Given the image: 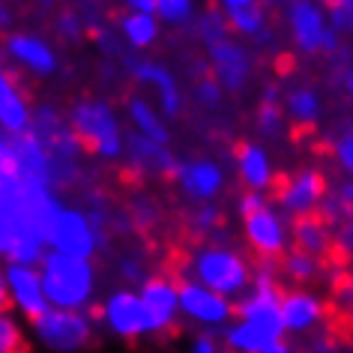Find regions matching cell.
I'll return each mask as SVG.
<instances>
[{
    "label": "cell",
    "mask_w": 353,
    "mask_h": 353,
    "mask_svg": "<svg viewBox=\"0 0 353 353\" xmlns=\"http://www.w3.org/2000/svg\"><path fill=\"white\" fill-rule=\"evenodd\" d=\"M60 204L63 195L21 165L0 180V261H39L48 252V228Z\"/></svg>",
    "instance_id": "1"
},
{
    "label": "cell",
    "mask_w": 353,
    "mask_h": 353,
    "mask_svg": "<svg viewBox=\"0 0 353 353\" xmlns=\"http://www.w3.org/2000/svg\"><path fill=\"white\" fill-rule=\"evenodd\" d=\"M168 267L180 281H195L201 288H210L225 299H243L254 281V258L243 249V243H234L228 236H213V240H198L174 252Z\"/></svg>",
    "instance_id": "2"
},
{
    "label": "cell",
    "mask_w": 353,
    "mask_h": 353,
    "mask_svg": "<svg viewBox=\"0 0 353 353\" xmlns=\"http://www.w3.org/2000/svg\"><path fill=\"white\" fill-rule=\"evenodd\" d=\"M30 135L39 141L42 150H46L51 180H54V189L63 198L81 195V192L90 189L93 183L111 176V174L99 171L96 165H90V159H87L84 150L78 147L72 126H69V120H66V105L60 96H39L37 99Z\"/></svg>",
    "instance_id": "3"
},
{
    "label": "cell",
    "mask_w": 353,
    "mask_h": 353,
    "mask_svg": "<svg viewBox=\"0 0 353 353\" xmlns=\"http://www.w3.org/2000/svg\"><path fill=\"white\" fill-rule=\"evenodd\" d=\"M281 285L279 263H258L249 294L236 299L234 321L222 330L225 353H263L270 344L285 341L281 326Z\"/></svg>",
    "instance_id": "4"
},
{
    "label": "cell",
    "mask_w": 353,
    "mask_h": 353,
    "mask_svg": "<svg viewBox=\"0 0 353 353\" xmlns=\"http://www.w3.org/2000/svg\"><path fill=\"white\" fill-rule=\"evenodd\" d=\"M66 120L84 156L105 174H117V165L126 150V120H123L120 102L105 90H78L63 99Z\"/></svg>",
    "instance_id": "5"
},
{
    "label": "cell",
    "mask_w": 353,
    "mask_h": 353,
    "mask_svg": "<svg viewBox=\"0 0 353 353\" xmlns=\"http://www.w3.org/2000/svg\"><path fill=\"white\" fill-rule=\"evenodd\" d=\"M39 272L48 305L66 312H93L102 290L108 288L99 261L72 258V254L46 252L39 258Z\"/></svg>",
    "instance_id": "6"
},
{
    "label": "cell",
    "mask_w": 353,
    "mask_h": 353,
    "mask_svg": "<svg viewBox=\"0 0 353 353\" xmlns=\"http://www.w3.org/2000/svg\"><path fill=\"white\" fill-rule=\"evenodd\" d=\"M0 57L3 63L19 72L30 87L33 84H54L66 72L63 48L54 42V37L33 21L19 24L12 33L0 39Z\"/></svg>",
    "instance_id": "7"
},
{
    "label": "cell",
    "mask_w": 353,
    "mask_h": 353,
    "mask_svg": "<svg viewBox=\"0 0 353 353\" xmlns=\"http://www.w3.org/2000/svg\"><path fill=\"white\" fill-rule=\"evenodd\" d=\"M28 353H93L102 341L93 312L48 308L37 321L24 323Z\"/></svg>",
    "instance_id": "8"
},
{
    "label": "cell",
    "mask_w": 353,
    "mask_h": 353,
    "mask_svg": "<svg viewBox=\"0 0 353 353\" xmlns=\"http://www.w3.org/2000/svg\"><path fill=\"white\" fill-rule=\"evenodd\" d=\"M123 78H126L129 90L144 93L171 123L186 117L189 90H186V84H183L180 72H176L168 60L156 57V54L129 57V63L123 66Z\"/></svg>",
    "instance_id": "9"
},
{
    "label": "cell",
    "mask_w": 353,
    "mask_h": 353,
    "mask_svg": "<svg viewBox=\"0 0 353 353\" xmlns=\"http://www.w3.org/2000/svg\"><path fill=\"white\" fill-rule=\"evenodd\" d=\"M108 245H111V234L90 216V210L81 207L75 198H63V204L57 207L48 228V252L102 261Z\"/></svg>",
    "instance_id": "10"
},
{
    "label": "cell",
    "mask_w": 353,
    "mask_h": 353,
    "mask_svg": "<svg viewBox=\"0 0 353 353\" xmlns=\"http://www.w3.org/2000/svg\"><path fill=\"white\" fill-rule=\"evenodd\" d=\"M279 12H281L285 39L296 54L330 60L344 46L330 28L326 3H317V0H288V3L279 6Z\"/></svg>",
    "instance_id": "11"
},
{
    "label": "cell",
    "mask_w": 353,
    "mask_h": 353,
    "mask_svg": "<svg viewBox=\"0 0 353 353\" xmlns=\"http://www.w3.org/2000/svg\"><path fill=\"white\" fill-rule=\"evenodd\" d=\"M171 189L183 201V207L198 204H219L231 183V165L216 153H183L176 159V168L171 174Z\"/></svg>",
    "instance_id": "12"
},
{
    "label": "cell",
    "mask_w": 353,
    "mask_h": 353,
    "mask_svg": "<svg viewBox=\"0 0 353 353\" xmlns=\"http://www.w3.org/2000/svg\"><path fill=\"white\" fill-rule=\"evenodd\" d=\"M141 308L147 317V335L150 344H165L183 330L180 321V279L171 272V267L156 270L147 281L135 288Z\"/></svg>",
    "instance_id": "13"
},
{
    "label": "cell",
    "mask_w": 353,
    "mask_h": 353,
    "mask_svg": "<svg viewBox=\"0 0 353 353\" xmlns=\"http://www.w3.org/2000/svg\"><path fill=\"white\" fill-rule=\"evenodd\" d=\"M93 317H96L102 339L123 341V344H150L147 317H144V308H141L135 288L108 285L93 308Z\"/></svg>",
    "instance_id": "14"
},
{
    "label": "cell",
    "mask_w": 353,
    "mask_h": 353,
    "mask_svg": "<svg viewBox=\"0 0 353 353\" xmlns=\"http://www.w3.org/2000/svg\"><path fill=\"white\" fill-rule=\"evenodd\" d=\"M216 6L222 12L231 37L245 42L254 54H279L281 33L267 3H261V0H219Z\"/></svg>",
    "instance_id": "15"
},
{
    "label": "cell",
    "mask_w": 353,
    "mask_h": 353,
    "mask_svg": "<svg viewBox=\"0 0 353 353\" xmlns=\"http://www.w3.org/2000/svg\"><path fill=\"white\" fill-rule=\"evenodd\" d=\"M240 240L254 263H279L290 252V219L281 216L270 198V204L240 216Z\"/></svg>",
    "instance_id": "16"
},
{
    "label": "cell",
    "mask_w": 353,
    "mask_h": 353,
    "mask_svg": "<svg viewBox=\"0 0 353 353\" xmlns=\"http://www.w3.org/2000/svg\"><path fill=\"white\" fill-rule=\"evenodd\" d=\"M176 159H180V153L174 147L129 135L114 180L123 183V186H156V183H168L176 168Z\"/></svg>",
    "instance_id": "17"
},
{
    "label": "cell",
    "mask_w": 353,
    "mask_h": 353,
    "mask_svg": "<svg viewBox=\"0 0 353 353\" xmlns=\"http://www.w3.org/2000/svg\"><path fill=\"white\" fill-rule=\"evenodd\" d=\"M99 263L105 270V281L123 288H138L156 270L168 267V261L156 254L153 240H144V236H117Z\"/></svg>",
    "instance_id": "18"
},
{
    "label": "cell",
    "mask_w": 353,
    "mask_h": 353,
    "mask_svg": "<svg viewBox=\"0 0 353 353\" xmlns=\"http://www.w3.org/2000/svg\"><path fill=\"white\" fill-rule=\"evenodd\" d=\"M330 186V176L321 168H296V171L279 176V186L272 189L270 198L281 216H288L290 222H299L308 216H321Z\"/></svg>",
    "instance_id": "19"
},
{
    "label": "cell",
    "mask_w": 353,
    "mask_h": 353,
    "mask_svg": "<svg viewBox=\"0 0 353 353\" xmlns=\"http://www.w3.org/2000/svg\"><path fill=\"white\" fill-rule=\"evenodd\" d=\"M204 66L228 96H243L258 75V54L236 37H225L204 48Z\"/></svg>",
    "instance_id": "20"
},
{
    "label": "cell",
    "mask_w": 353,
    "mask_h": 353,
    "mask_svg": "<svg viewBox=\"0 0 353 353\" xmlns=\"http://www.w3.org/2000/svg\"><path fill=\"white\" fill-rule=\"evenodd\" d=\"M3 308L21 323L37 321L48 312V296L42 285L39 261H10L3 263Z\"/></svg>",
    "instance_id": "21"
},
{
    "label": "cell",
    "mask_w": 353,
    "mask_h": 353,
    "mask_svg": "<svg viewBox=\"0 0 353 353\" xmlns=\"http://www.w3.org/2000/svg\"><path fill=\"white\" fill-rule=\"evenodd\" d=\"M281 326L285 339H317L332 317L330 296L317 288H285L281 290Z\"/></svg>",
    "instance_id": "22"
},
{
    "label": "cell",
    "mask_w": 353,
    "mask_h": 353,
    "mask_svg": "<svg viewBox=\"0 0 353 353\" xmlns=\"http://www.w3.org/2000/svg\"><path fill=\"white\" fill-rule=\"evenodd\" d=\"M114 15V6L108 3H60V6H48V19L39 24L46 28L60 48L66 46H87L96 28H102Z\"/></svg>",
    "instance_id": "23"
},
{
    "label": "cell",
    "mask_w": 353,
    "mask_h": 353,
    "mask_svg": "<svg viewBox=\"0 0 353 353\" xmlns=\"http://www.w3.org/2000/svg\"><path fill=\"white\" fill-rule=\"evenodd\" d=\"M111 24L117 30L123 48L135 57L153 54L165 33V28L156 19V0H126V3H117Z\"/></svg>",
    "instance_id": "24"
},
{
    "label": "cell",
    "mask_w": 353,
    "mask_h": 353,
    "mask_svg": "<svg viewBox=\"0 0 353 353\" xmlns=\"http://www.w3.org/2000/svg\"><path fill=\"white\" fill-rule=\"evenodd\" d=\"M236 303L225 299L222 294L210 288H201L195 281H180V321L183 330L219 332L234 321Z\"/></svg>",
    "instance_id": "25"
},
{
    "label": "cell",
    "mask_w": 353,
    "mask_h": 353,
    "mask_svg": "<svg viewBox=\"0 0 353 353\" xmlns=\"http://www.w3.org/2000/svg\"><path fill=\"white\" fill-rule=\"evenodd\" d=\"M231 174L240 183V192H261L272 195L279 186V168L270 147L258 138H243L231 150Z\"/></svg>",
    "instance_id": "26"
},
{
    "label": "cell",
    "mask_w": 353,
    "mask_h": 353,
    "mask_svg": "<svg viewBox=\"0 0 353 353\" xmlns=\"http://www.w3.org/2000/svg\"><path fill=\"white\" fill-rule=\"evenodd\" d=\"M37 99L39 96L33 93V87L19 72H12L0 57V132L10 138L28 135Z\"/></svg>",
    "instance_id": "27"
},
{
    "label": "cell",
    "mask_w": 353,
    "mask_h": 353,
    "mask_svg": "<svg viewBox=\"0 0 353 353\" xmlns=\"http://www.w3.org/2000/svg\"><path fill=\"white\" fill-rule=\"evenodd\" d=\"M120 216L126 236L153 240L159 228L168 222V207L159 198L156 186H123L120 189Z\"/></svg>",
    "instance_id": "28"
},
{
    "label": "cell",
    "mask_w": 353,
    "mask_h": 353,
    "mask_svg": "<svg viewBox=\"0 0 353 353\" xmlns=\"http://www.w3.org/2000/svg\"><path fill=\"white\" fill-rule=\"evenodd\" d=\"M120 111H123V120H126L129 135H138V138L156 141V144L174 147V123L168 120L144 93L129 90L126 87V93L120 96Z\"/></svg>",
    "instance_id": "29"
},
{
    "label": "cell",
    "mask_w": 353,
    "mask_h": 353,
    "mask_svg": "<svg viewBox=\"0 0 353 353\" xmlns=\"http://www.w3.org/2000/svg\"><path fill=\"white\" fill-rule=\"evenodd\" d=\"M281 111L288 126L294 129H317L326 117V96L312 81H296L281 90Z\"/></svg>",
    "instance_id": "30"
},
{
    "label": "cell",
    "mask_w": 353,
    "mask_h": 353,
    "mask_svg": "<svg viewBox=\"0 0 353 353\" xmlns=\"http://www.w3.org/2000/svg\"><path fill=\"white\" fill-rule=\"evenodd\" d=\"M290 249L312 254V258L330 261L335 254V243H332V228L323 222L321 216H308L299 222H290Z\"/></svg>",
    "instance_id": "31"
},
{
    "label": "cell",
    "mask_w": 353,
    "mask_h": 353,
    "mask_svg": "<svg viewBox=\"0 0 353 353\" xmlns=\"http://www.w3.org/2000/svg\"><path fill=\"white\" fill-rule=\"evenodd\" d=\"M254 132H258V141H276L285 135L288 129V120H285V111H281V87L279 84H263L258 99H254Z\"/></svg>",
    "instance_id": "32"
},
{
    "label": "cell",
    "mask_w": 353,
    "mask_h": 353,
    "mask_svg": "<svg viewBox=\"0 0 353 353\" xmlns=\"http://www.w3.org/2000/svg\"><path fill=\"white\" fill-rule=\"evenodd\" d=\"M330 276V261L312 258V254L290 249L285 258L279 261V279L285 288H314L317 281Z\"/></svg>",
    "instance_id": "33"
},
{
    "label": "cell",
    "mask_w": 353,
    "mask_h": 353,
    "mask_svg": "<svg viewBox=\"0 0 353 353\" xmlns=\"http://www.w3.org/2000/svg\"><path fill=\"white\" fill-rule=\"evenodd\" d=\"M180 228L189 236V243L198 240H213L225 234V210L219 204H198V207H183Z\"/></svg>",
    "instance_id": "34"
},
{
    "label": "cell",
    "mask_w": 353,
    "mask_h": 353,
    "mask_svg": "<svg viewBox=\"0 0 353 353\" xmlns=\"http://www.w3.org/2000/svg\"><path fill=\"white\" fill-rule=\"evenodd\" d=\"M204 6L195 0H156V19L165 30L189 33Z\"/></svg>",
    "instance_id": "35"
},
{
    "label": "cell",
    "mask_w": 353,
    "mask_h": 353,
    "mask_svg": "<svg viewBox=\"0 0 353 353\" xmlns=\"http://www.w3.org/2000/svg\"><path fill=\"white\" fill-rule=\"evenodd\" d=\"M186 37L195 42V46H201V51L216 46V42H222L225 37H231V30H228V24L222 19V12H219L216 3H210L201 10V15L195 19V24H192V30L186 33Z\"/></svg>",
    "instance_id": "36"
},
{
    "label": "cell",
    "mask_w": 353,
    "mask_h": 353,
    "mask_svg": "<svg viewBox=\"0 0 353 353\" xmlns=\"http://www.w3.org/2000/svg\"><path fill=\"white\" fill-rule=\"evenodd\" d=\"M225 102H228V93L216 84V78H210L207 66L201 72H195V78L189 84V105H195L204 114H216L225 108Z\"/></svg>",
    "instance_id": "37"
},
{
    "label": "cell",
    "mask_w": 353,
    "mask_h": 353,
    "mask_svg": "<svg viewBox=\"0 0 353 353\" xmlns=\"http://www.w3.org/2000/svg\"><path fill=\"white\" fill-rule=\"evenodd\" d=\"M330 159L344 180H353V114L344 117L330 135Z\"/></svg>",
    "instance_id": "38"
},
{
    "label": "cell",
    "mask_w": 353,
    "mask_h": 353,
    "mask_svg": "<svg viewBox=\"0 0 353 353\" xmlns=\"http://www.w3.org/2000/svg\"><path fill=\"white\" fill-rule=\"evenodd\" d=\"M330 69H326V84L341 96L344 102H353V48H347V42L339 48V54H332Z\"/></svg>",
    "instance_id": "39"
},
{
    "label": "cell",
    "mask_w": 353,
    "mask_h": 353,
    "mask_svg": "<svg viewBox=\"0 0 353 353\" xmlns=\"http://www.w3.org/2000/svg\"><path fill=\"white\" fill-rule=\"evenodd\" d=\"M0 353H28L24 323L12 317L6 308H0Z\"/></svg>",
    "instance_id": "40"
},
{
    "label": "cell",
    "mask_w": 353,
    "mask_h": 353,
    "mask_svg": "<svg viewBox=\"0 0 353 353\" xmlns=\"http://www.w3.org/2000/svg\"><path fill=\"white\" fill-rule=\"evenodd\" d=\"M326 15H330V28L341 42L353 37V0H332V3H326Z\"/></svg>",
    "instance_id": "41"
},
{
    "label": "cell",
    "mask_w": 353,
    "mask_h": 353,
    "mask_svg": "<svg viewBox=\"0 0 353 353\" xmlns=\"http://www.w3.org/2000/svg\"><path fill=\"white\" fill-rule=\"evenodd\" d=\"M332 312H339L341 317H353V270L341 272L332 285V296H330Z\"/></svg>",
    "instance_id": "42"
},
{
    "label": "cell",
    "mask_w": 353,
    "mask_h": 353,
    "mask_svg": "<svg viewBox=\"0 0 353 353\" xmlns=\"http://www.w3.org/2000/svg\"><path fill=\"white\" fill-rule=\"evenodd\" d=\"M183 353H225V347H222V335H219V332L186 330Z\"/></svg>",
    "instance_id": "43"
},
{
    "label": "cell",
    "mask_w": 353,
    "mask_h": 353,
    "mask_svg": "<svg viewBox=\"0 0 353 353\" xmlns=\"http://www.w3.org/2000/svg\"><path fill=\"white\" fill-rule=\"evenodd\" d=\"M15 168H19V162H15V141L0 132V180L12 176Z\"/></svg>",
    "instance_id": "44"
},
{
    "label": "cell",
    "mask_w": 353,
    "mask_h": 353,
    "mask_svg": "<svg viewBox=\"0 0 353 353\" xmlns=\"http://www.w3.org/2000/svg\"><path fill=\"white\" fill-rule=\"evenodd\" d=\"M263 204H270V195H261V192H240L234 201V213L240 219V216L254 213V210L263 207Z\"/></svg>",
    "instance_id": "45"
},
{
    "label": "cell",
    "mask_w": 353,
    "mask_h": 353,
    "mask_svg": "<svg viewBox=\"0 0 353 353\" xmlns=\"http://www.w3.org/2000/svg\"><path fill=\"white\" fill-rule=\"evenodd\" d=\"M332 243H335V254L353 258V222H344L339 228H332Z\"/></svg>",
    "instance_id": "46"
},
{
    "label": "cell",
    "mask_w": 353,
    "mask_h": 353,
    "mask_svg": "<svg viewBox=\"0 0 353 353\" xmlns=\"http://www.w3.org/2000/svg\"><path fill=\"white\" fill-rule=\"evenodd\" d=\"M263 353H303V350H299L294 341H288V339H285V341H276V344H270V347L263 350Z\"/></svg>",
    "instance_id": "47"
},
{
    "label": "cell",
    "mask_w": 353,
    "mask_h": 353,
    "mask_svg": "<svg viewBox=\"0 0 353 353\" xmlns=\"http://www.w3.org/2000/svg\"><path fill=\"white\" fill-rule=\"evenodd\" d=\"M305 353H339V350L330 347V344H326V339H321V335H317V339H312V344H308Z\"/></svg>",
    "instance_id": "48"
},
{
    "label": "cell",
    "mask_w": 353,
    "mask_h": 353,
    "mask_svg": "<svg viewBox=\"0 0 353 353\" xmlns=\"http://www.w3.org/2000/svg\"><path fill=\"white\" fill-rule=\"evenodd\" d=\"M0 308H3V261H0Z\"/></svg>",
    "instance_id": "49"
},
{
    "label": "cell",
    "mask_w": 353,
    "mask_h": 353,
    "mask_svg": "<svg viewBox=\"0 0 353 353\" xmlns=\"http://www.w3.org/2000/svg\"><path fill=\"white\" fill-rule=\"evenodd\" d=\"M350 183H353V180H350Z\"/></svg>",
    "instance_id": "50"
}]
</instances>
